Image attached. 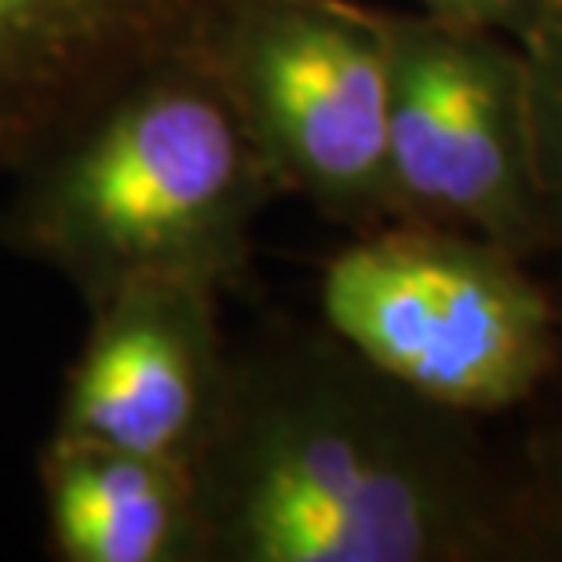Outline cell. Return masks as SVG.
Wrapping results in <instances>:
<instances>
[{"label": "cell", "instance_id": "4", "mask_svg": "<svg viewBox=\"0 0 562 562\" xmlns=\"http://www.w3.org/2000/svg\"><path fill=\"white\" fill-rule=\"evenodd\" d=\"M387 33L391 220L471 231L552 256L519 41L380 8Z\"/></svg>", "mask_w": 562, "mask_h": 562}, {"label": "cell", "instance_id": "7", "mask_svg": "<svg viewBox=\"0 0 562 562\" xmlns=\"http://www.w3.org/2000/svg\"><path fill=\"white\" fill-rule=\"evenodd\" d=\"M241 0H0V172L132 77L205 55Z\"/></svg>", "mask_w": 562, "mask_h": 562}, {"label": "cell", "instance_id": "5", "mask_svg": "<svg viewBox=\"0 0 562 562\" xmlns=\"http://www.w3.org/2000/svg\"><path fill=\"white\" fill-rule=\"evenodd\" d=\"M205 59L231 88L285 198H303L355 234L391 223L380 8L241 0Z\"/></svg>", "mask_w": 562, "mask_h": 562}, {"label": "cell", "instance_id": "11", "mask_svg": "<svg viewBox=\"0 0 562 562\" xmlns=\"http://www.w3.org/2000/svg\"><path fill=\"white\" fill-rule=\"evenodd\" d=\"M417 4L424 15L453 22V26L493 30L522 44L555 8V0H417Z\"/></svg>", "mask_w": 562, "mask_h": 562}, {"label": "cell", "instance_id": "8", "mask_svg": "<svg viewBox=\"0 0 562 562\" xmlns=\"http://www.w3.org/2000/svg\"><path fill=\"white\" fill-rule=\"evenodd\" d=\"M44 544L59 562H201L187 464L48 435L37 453Z\"/></svg>", "mask_w": 562, "mask_h": 562}, {"label": "cell", "instance_id": "12", "mask_svg": "<svg viewBox=\"0 0 562 562\" xmlns=\"http://www.w3.org/2000/svg\"><path fill=\"white\" fill-rule=\"evenodd\" d=\"M559 303H562V292H559Z\"/></svg>", "mask_w": 562, "mask_h": 562}, {"label": "cell", "instance_id": "10", "mask_svg": "<svg viewBox=\"0 0 562 562\" xmlns=\"http://www.w3.org/2000/svg\"><path fill=\"white\" fill-rule=\"evenodd\" d=\"M522 431L515 438L530 508L552 541L555 562L562 559V351L541 391L519 409Z\"/></svg>", "mask_w": 562, "mask_h": 562}, {"label": "cell", "instance_id": "3", "mask_svg": "<svg viewBox=\"0 0 562 562\" xmlns=\"http://www.w3.org/2000/svg\"><path fill=\"white\" fill-rule=\"evenodd\" d=\"M322 325L417 395L519 413L562 351V303L530 260L471 231L380 223L322 267Z\"/></svg>", "mask_w": 562, "mask_h": 562}, {"label": "cell", "instance_id": "9", "mask_svg": "<svg viewBox=\"0 0 562 562\" xmlns=\"http://www.w3.org/2000/svg\"><path fill=\"white\" fill-rule=\"evenodd\" d=\"M526 74H530V121L541 205L548 223V245L562 260V0L544 22L522 41Z\"/></svg>", "mask_w": 562, "mask_h": 562}, {"label": "cell", "instance_id": "6", "mask_svg": "<svg viewBox=\"0 0 562 562\" xmlns=\"http://www.w3.org/2000/svg\"><path fill=\"white\" fill-rule=\"evenodd\" d=\"M231 366L223 292L194 278H146L88 303L52 435L194 468Z\"/></svg>", "mask_w": 562, "mask_h": 562}, {"label": "cell", "instance_id": "1", "mask_svg": "<svg viewBox=\"0 0 562 562\" xmlns=\"http://www.w3.org/2000/svg\"><path fill=\"white\" fill-rule=\"evenodd\" d=\"M322 322L231 336L190 468L201 562H555L512 446Z\"/></svg>", "mask_w": 562, "mask_h": 562}, {"label": "cell", "instance_id": "2", "mask_svg": "<svg viewBox=\"0 0 562 562\" xmlns=\"http://www.w3.org/2000/svg\"><path fill=\"white\" fill-rule=\"evenodd\" d=\"M11 176L0 241L85 307L146 278L245 292L256 223L285 198L205 55L132 77Z\"/></svg>", "mask_w": 562, "mask_h": 562}]
</instances>
